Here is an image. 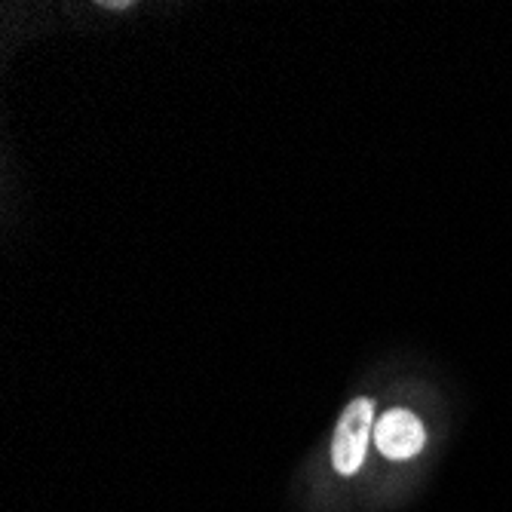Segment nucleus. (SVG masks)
<instances>
[{"mask_svg":"<svg viewBox=\"0 0 512 512\" xmlns=\"http://www.w3.org/2000/svg\"><path fill=\"white\" fill-rule=\"evenodd\" d=\"M371 436H375V402L353 399L344 408L332 439V467L341 476H353L362 467Z\"/></svg>","mask_w":512,"mask_h":512,"instance_id":"nucleus-1","label":"nucleus"},{"mask_svg":"<svg viewBox=\"0 0 512 512\" xmlns=\"http://www.w3.org/2000/svg\"><path fill=\"white\" fill-rule=\"evenodd\" d=\"M424 424L417 421V414L405 408L387 411L381 421L375 424V445L384 457L390 460H408L424 448Z\"/></svg>","mask_w":512,"mask_h":512,"instance_id":"nucleus-2","label":"nucleus"}]
</instances>
